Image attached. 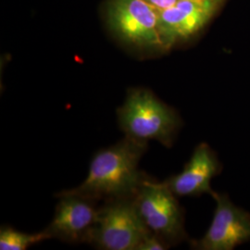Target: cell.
I'll list each match as a JSON object with an SVG mask.
<instances>
[{"label":"cell","instance_id":"1","mask_svg":"<svg viewBox=\"0 0 250 250\" xmlns=\"http://www.w3.org/2000/svg\"><path fill=\"white\" fill-rule=\"evenodd\" d=\"M146 149L147 143L125 136L94 155L87 176L79 187L59 194L79 196L96 202L134 199L149 178L139 170V162Z\"/></svg>","mask_w":250,"mask_h":250},{"label":"cell","instance_id":"2","mask_svg":"<svg viewBox=\"0 0 250 250\" xmlns=\"http://www.w3.org/2000/svg\"><path fill=\"white\" fill-rule=\"evenodd\" d=\"M118 124L125 136L147 143L156 140L166 147L174 143L183 122L175 108L146 88H132L117 110Z\"/></svg>","mask_w":250,"mask_h":250},{"label":"cell","instance_id":"3","mask_svg":"<svg viewBox=\"0 0 250 250\" xmlns=\"http://www.w3.org/2000/svg\"><path fill=\"white\" fill-rule=\"evenodd\" d=\"M107 24L125 46L142 55L166 53L158 27V11L144 0H108Z\"/></svg>","mask_w":250,"mask_h":250},{"label":"cell","instance_id":"4","mask_svg":"<svg viewBox=\"0 0 250 250\" xmlns=\"http://www.w3.org/2000/svg\"><path fill=\"white\" fill-rule=\"evenodd\" d=\"M134 201L149 232L160 236L170 247L188 240L184 209L164 182L146 179Z\"/></svg>","mask_w":250,"mask_h":250},{"label":"cell","instance_id":"5","mask_svg":"<svg viewBox=\"0 0 250 250\" xmlns=\"http://www.w3.org/2000/svg\"><path fill=\"white\" fill-rule=\"evenodd\" d=\"M148 232L134 199L107 201L99 208L91 245L99 250H137Z\"/></svg>","mask_w":250,"mask_h":250},{"label":"cell","instance_id":"6","mask_svg":"<svg viewBox=\"0 0 250 250\" xmlns=\"http://www.w3.org/2000/svg\"><path fill=\"white\" fill-rule=\"evenodd\" d=\"M226 2L227 0H178L168 9H157L159 33L166 53L196 38Z\"/></svg>","mask_w":250,"mask_h":250},{"label":"cell","instance_id":"7","mask_svg":"<svg viewBox=\"0 0 250 250\" xmlns=\"http://www.w3.org/2000/svg\"><path fill=\"white\" fill-rule=\"evenodd\" d=\"M216 201L212 222L203 237L191 240V249L232 250L250 241V213L234 205L226 194L214 192Z\"/></svg>","mask_w":250,"mask_h":250},{"label":"cell","instance_id":"8","mask_svg":"<svg viewBox=\"0 0 250 250\" xmlns=\"http://www.w3.org/2000/svg\"><path fill=\"white\" fill-rule=\"evenodd\" d=\"M56 197L61 199L52 221L44 229L45 233L50 239L91 245L99 219L98 202L73 195L57 194Z\"/></svg>","mask_w":250,"mask_h":250},{"label":"cell","instance_id":"9","mask_svg":"<svg viewBox=\"0 0 250 250\" xmlns=\"http://www.w3.org/2000/svg\"><path fill=\"white\" fill-rule=\"evenodd\" d=\"M223 166L217 154L207 143L199 144L183 170L164 181L177 197H197L203 194L212 196L210 183L219 175Z\"/></svg>","mask_w":250,"mask_h":250},{"label":"cell","instance_id":"10","mask_svg":"<svg viewBox=\"0 0 250 250\" xmlns=\"http://www.w3.org/2000/svg\"><path fill=\"white\" fill-rule=\"evenodd\" d=\"M50 239L43 230L37 233L21 232L11 226H2L0 229V250H26L33 245Z\"/></svg>","mask_w":250,"mask_h":250},{"label":"cell","instance_id":"11","mask_svg":"<svg viewBox=\"0 0 250 250\" xmlns=\"http://www.w3.org/2000/svg\"><path fill=\"white\" fill-rule=\"evenodd\" d=\"M170 248V246L163 239H161L160 236L150 232L145 236V238L139 244L137 250H164Z\"/></svg>","mask_w":250,"mask_h":250},{"label":"cell","instance_id":"12","mask_svg":"<svg viewBox=\"0 0 250 250\" xmlns=\"http://www.w3.org/2000/svg\"><path fill=\"white\" fill-rule=\"evenodd\" d=\"M156 9H165L173 6L178 0H144Z\"/></svg>","mask_w":250,"mask_h":250}]
</instances>
